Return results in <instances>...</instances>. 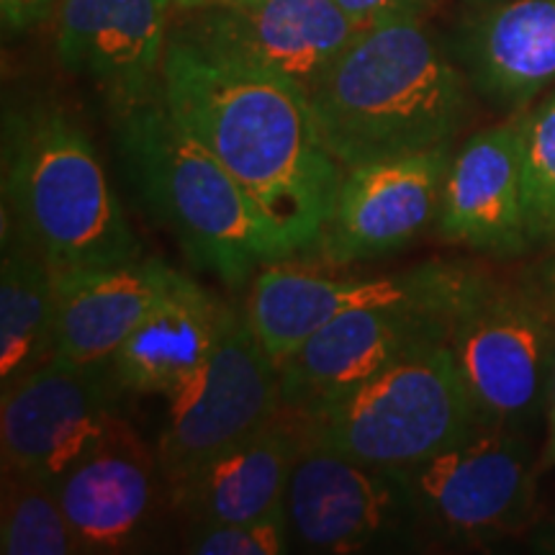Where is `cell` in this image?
Instances as JSON below:
<instances>
[{"label":"cell","mask_w":555,"mask_h":555,"mask_svg":"<svg viewBox=\"0 0 555 555\" xmlns=\"http://www.w3.org/2000/svg\"><path fill=\"white\" fill-rule=\"evenodd\" d=\"M525 111L486 127L453 152L435 232L448 245L509 260L530 253L525 201Z\"/></svg>","instance_id":"obj_17"},{"label":"cell","mask_w":555,"mask_h":555,"mask_svg":"<svg viewBox=\"0 0 555 555\" xmlns=\"http://www.w3.org/2000/svg\"><path fill=\"white\" fill-rule=\"evenodd\" d=\"M291 551H422L404 470L363 466L304 433L286 489Z\"/></svg>","instance_id":"obj_9"},{"label":"cell","mask_w":555,"mask_h":555,"mask_svg":"<svg viewBox=\"0 0 555 555\" xmlns=\"http://www.w3.org/2000/svg\"><path fill=\"white\" fill-rule=\"evenodd\" d=\"M60 0H0V21H3L5 37L37 29L41 21L50 18Z\"/></svg>","instance_id":"obj_27"},{"label":"cell","mask_w":555,"mask_h":555,"mask_svg":"<svg viewBox=\"0 0 555 555\" xmlns=\"http://www.w3.org/2000/svg\"><path fill=\"white\" fill-rule=\"evenodd\" d=\"M176 16L172 31L268 69L307 95L358 34L335 0H232Z\"/></svg>","instance_id":"obj_16"},{"label":"cell","mask_w":555,"mask_h":555,"mask_svg":"<svg viewBox=\"0 0 555 555\" xmlns=\"http://www.w3.org/2000/svg\"><path fill=\"white\" fill-rule=\"evenodd\" d=\"M522 155L532 247L555 245V93L535 111H525Z\"/></svg>","instance_id":"obj_24"},{"label":"cell","mask_w":555,"mask_h":555,"mask_svg":"<svg viewBox=\"0 0 555 555\" xmlns=\"http://www.w3.org/2000/svg\"><path fill=\"white\" fill-rule=\"evenodd\" d=\"M540 455L530 433L481 425L404 470L420 547H486L535 522Z\"/></svg>","instance_id":"obj_7"},{"label":"cell","mask_w":555,"mask_h":555,"mask_svg":"<svg viewBox=\"0 0 555 555\" xmlns=\"http://www.w3.org/2000/svg\"><path fill=\"white\" fill-rule=\"evenodd\" d=\"M168 399L157 455L170 486L258 433L283 409L281 371L262 347L247 309L229 304L211 356Z\"/></svg>","instance_id":"obj_8"},{"label":"cell","mask_w":555,"mask_h":555,"mask_svg":"<svg viewBox=\"0 0 555 555\" xmlns=\"http://www.w3.org/2000/svg\"><path fill=\"white\" fill-rule=\"evenodd\" d=\"M172 0H60L54 52L121 121L163 95Z\"/></svg>","instance_id":"obj_13"},{"label":"cell","mask_w":555,"mask_h":555,"mask_svg":"<svg viewBox=\"0 0 555 555\" xmlns=\"http://www.w3.org/2000/svg\"><path fill=\"white\" fill-rule=\"evenodd\" d=\"M545 422V446L540 450V470L555 468V376L551 386V397H547Z\"/></svg>","instance_id":"obj_29"},{"label":"cell","mask_w":555,"mask_h":555,"mask_svg":"<svg viewBox=\"0 0 555 555\" xmlns=\"http://www.w3.org/2000/svg\"><path fill=\"white\" fill-rule=\"evenodd\" d=\"M0 553L82 555L80 540L62 509L57 489L44 478L3 466L0 486Z\"/></svg>","instance_id":"obj_23"},{"label":"cell","mask_w":555,"mask_h":555,"mask_svg":"<svg viewBox=\"0 0 555 555\" xmlns=\"http://www.w3.org/2000/svg\"><path fill=\"white\" fill-rule=\"evenodd\" d=\"M114 131L139 196L198 270L240 288L262 266L288 260L245 189L183 129L163 95L114 121Z\"/></svg>","instance_id":"obj_4"},{"label":"cell","mask_w":555,"mask_h":555,"mask_svg":"<svg viewBox=\"0 0 555 555\" xmlns=\"http://www.w3.org/2000/svg\"><path fill=\"white\" fill-rule=\"evenodd\" d=\"M532 551L538 553H555V517L547 519L545 525H538L530 538Z\"/></svg>","instance_id":"obj_30"},{"label":"cell","mask_w":555,"mask_h":555,"mask_svg":"<svg viewBox=\"0 0 555 555\" xmlns=\"http://www.w3.org/2000/svg\"><path fill=\"white\" fill-rule=\"evenodd\" d=\"M301 448V420L283 406L258 433L172 483L178 527L255 522L281 512Z\"/></svg>","instance_id":"obj_20"},{"label":"cell","mask_w":555,"mask_h":555,"mask_svg":"<svg viewBox=\"0 0 555 555\" xmlns=\"http://www.w3.org/2000/svg\"><path fill=\"white\" fill-rule=\"evenodd\" d=\"M463 268L466 262L433 260L391 275L335 278L281 260L255 273L245 309L268 356L281 365L332 319L356 309L435 298L455 286Z\"/></svg>","instance_id":"obj_15"},{"label":"cell","mask_w":555,"mask_h":555,"mask_svg":"<svg viewBox=\"0 0 555 555\" xmlns=\"http://www.w3.org/2000/svg\"><path fill=\"white\" fill-rule=\"evenodd\" d=\"M180 551L196 555H281L291 551L286 509L255 522L180 525Z\"/></svg>","instance_id":"obj_25"},{"label":"cell","mask_w":555,"mask_h":555,"mask_svg":"<svg viewBox=\"0 0 555 555\" xmlns=\"http://www.w3.org/2000/svg\"><path fill=\"white\" fill-rule=\"evenodd\" d=\"M483 3H494V0H461V9H470V5H483Z\"/></svg>","instance_id":"obj_32"},{"label":"cell","mask_w":555,"mask_h":555,"mask_svg":"<svg viewBox=\"0 0 555 555\" xmlns=\"http://www.w3.org/2000/svg\"><path fill=\"white\" fill-rule=\"evenodd\" d=\"M448 345L483 422L530 433L547 412L555 317L525 283L468 266Z\"/></svg>","instance_id":"obj_6"},{"label":"cell","mask_w":555,"mask_h":555,"mask_svg":"<svg viewBox=\"0 0 555 555\" xmlns=\"http://www.w3.org/2000/svg\"><path fill=\"white\" fill-rule=\"evenodd\" d=\"M468 266L446 294L397 307L356 309L332 319L278 365L283 406L307 414L373 378L384 367L437 339H448L450 314Z\"/></svg>","instance_id":"obj_12"},{"label":"cell","mask_w":555,"mask_h":555,"mask_svg":"<svg viewBox=\"0 0 555 555\" xmlns=\"http://www.w3.org/2000/svg\"><path fill=\"white\" fill-rule=\"evenodd\" d=\"M3 227L54 270L142 258L86 129L54 101L3 111Z\"/></svg>","instance_id":"obj_3"},{"label":"cell","mask_w":555,"mask_h":555,"mask_svg":"<svg viewBox=\"0 0 555 555\" xmlns=\"http://www.w3.org/2000/svg\"><path fill=\"white\" fill-rule=\"evenodd\" d=\"M335 3L360 31L391 21L427 18L437 0H335Z\"/></svg>","instance_id":"obj_26"},{"label":"cell","mask_w":555,"mask_h":555,"mask_svg":"<svg viewBox=\"0 0 555 555\" xmlns=\"http://www.w3.org/2000/svg\"><path fill=\"white\" fill-rule=\"evenodd\" d=\"M121 393L111 363L78 365L50 358L21 373L3 386V466L54 486L124 420Z\"/></svg>","instance_id":"obj_10"},{"label":"cell","mask_w":555,"mask_h":555,"mask_svg":"<svg viewBox=\"0 0 555 555\" xmlns=\"http://www.w3.org/2000/svg\"><path fill=\"white\" fill-rule=\"evenodd\" d=\"M219 3H232V0H172V13L196 11V9H206V5H219Z\"/></svg>","instance_id":"obj_31"},{"label":"cell","mask_w":555,"mask_h":555,"mask_svg":"<svg viewBox=\"0 0 555 555\" xmlns=\"http://www.w3.org/2000/svg\"><path fill=\"white\" fill-rule=\"evenodd\" d=\"M453 57L491 106H527L555 80V0H494L461 9Z\"/></svg>","instance_id":"obj_19"},{"label":"cell","mask_w":555,"mask_h":555,"mask_svg":"<svg viewBox=\"0 0 555 555\" xmlns=\"http://www.w3.org/2000/svg\"><path fill=\"white\" fill-rule=\"evenodd\" d=\"M178 270L157 258L54 270L52 358L78 365L111 363L139 324L176 286Z\"/></svg>","instance_id":"obj_18"},{"label":"cell","mask_w":555,"mask_h":555,"mask_svg":"<svg viewBox=\"0 0 555 555\" xmlns=\"http://www.w3.org/2000/svg\"><path fill=\"white\" fill-rule=\"evenodd\" d=\"M324 147L339 168L453 144L468 80L427 18L360 29L309 90Z\"/></svg>","instance_id":"obj_2"},{"label":"cell","mask_w":555,"mask_h":555,"mask_svg":"<svg viewBox=\"0 0 555 555\" xmlns=\"http://www.w3.org/2000/svg\"><path fill=\"white\" fill-rule=\"evenodd\" d=\"M227 309L229 304L180 273L163 304L111 358L124 393L170 397L178 391L211 356Z\"/></svg>","instance_id":"obj_21"},{"label":"cell","mask_w":555,"mask_h":555,"mask_svg":"<svg viewBox=\"0 0 555 555\" xmlns=\"http://www.w3.org/2000/svg\"><path fill=\"white\" fill-rule=\"evenodd\" d=\"M54 489L88 555L157 551L168 522L178 525L157 450L144 446L127 420Z\"/></svg>","instance_id":"obj_11"},{"label":"cell","mask_w":555,"mask_h":555,"mask_svg":"<svg viewBox=\"0 0 555 555\" xmlns=\"http://www.w3.org/2000/svg\"><path fill=\"white\" fill-rule=\"evenodd\" d=\"M54 268L18 232L3 227L0 260V386L52 358Z\"/></svg>","instance_id":"obj_22"},{"label":"cell","mask_w":555,"mask_h":555,"mask_svg":"<svg viewBox=\"0 0 555 555\" xmlns=\"http://www.w3.org/2000/svg\"><path fill=\"white\" fill-rule=\"evenodd\" d=\"M304 433L363 466L409 470L481 425L448 339L298 414Z\"/></svg>","instance_id":"obj_5"},{"label":"cell","mask_w":555,"mask_h":555,"mask_svg":"<svg viewBox=\"0 0 555 555\" xmlns=\"http://www.w3.org/2000/svg\"><path fill=\"white\" fill-rule=\"evenodd\" d=\"M450 159L453 144L345 170L332 217L309 258L337 268L412 245L435 227Z\"/></svg>","instance_id":"obj_14"},{"label":"cell","mask_w":555,"mask_h":555,"mask_svg":"<svg viewBox=\"0 0 555 555\" xmlns=\"http://www.w3.org/2000/svg\"><path fill=\"white\" fill-rule=\"evenodd\" d=\"M163 99L245 189L288 260L307 255L332 217L345 176L319 137L307 93L170 29Z\"/></svg>","instance_id":"obj_1"},{"label":"cell","mask_w":555,"mask_h":555,"mask_svg":"<svg viewBox=\"0 0 555 555\" xmlns=\"http://www.w3.org/2000/svg\"><path fill=\"white\" fill-rule=\"evenodd\" d=\"M525 283L535 291V296L545 304V309L555 317V249L551 255H545L543 260H538L535 266H530L525 273Z\"/></svg>","instance_id":"obj_28"}]
</instances>
